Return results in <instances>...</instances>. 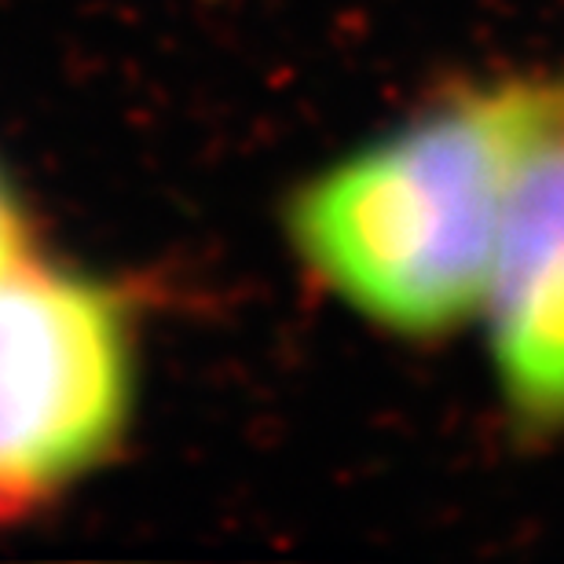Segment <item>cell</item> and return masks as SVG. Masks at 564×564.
<instances>
[{
    "label": "cell",
    "mask_w": 564,
    "mask_h": 564,
    "mask_svg": "<svg viewBox=\"0 0 564 564\" xmlns=\"http://www.w3.org/2000/svg\"><path fill=\"white\" fill-rule=\"evenodd\" d=\"M26 250V224H22L19 202L8 191V184L0 180V268H8L11 261H19Z\"/></svg>",
    "instance_id": "cell-4"
},
{
    "label": "cell",
    "mask_w": 564,
    "mask_h": 564,
    "mask_svg": "<svg viewBox=\"0 0 564 564\" xmlns=\"http://www.w3.org/2000/svg\"><path fill=\"white\" fill-rule=\"evenodd\" d=\"M484 315L513 429L564 433V110L513 173Z\"/></svg>",
    "instance_id": "cell-3"
},
{
    "label": "cell",
    "mask_w": 564,
    "mask_h": 564,
    "mask_svg": "<svg viewBox=\"0 0 564 564\" xmlns=\"http://www.w3.org/2000/svg\"><path fill=\"white\" fill-rule=\"evenodd\" d=\"M561 110L564 74L451 88L293 195V250L381 330L455 334L484 312L513 173Z\"/></svg>",
    "instance_id": "cell-1"
},
{
    "label": "cell",
    "mask_w": 564,
    "mask_h": 564,
    "mask_svg": "<svg viewBox=\"0 0 564 564\" xmlns=\"http://www.w3.org/2000/svg\"><path fill=\"white\" fill-rule=\"evenodd\" d=\"M129 400L132 337L115 293L30 253L0 268V524L99 466Z\"/></svg>",
    "instance_id": "cell-2"
}]
</instances>
